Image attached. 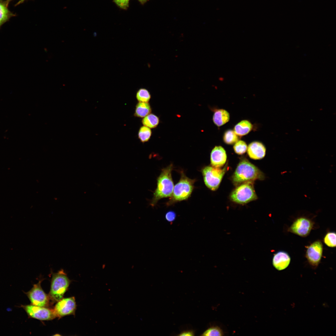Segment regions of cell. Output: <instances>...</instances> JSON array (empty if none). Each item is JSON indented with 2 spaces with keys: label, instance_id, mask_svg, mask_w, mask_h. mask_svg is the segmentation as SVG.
I'll return each mask as SVG.
<instances>
[{
  "label": "cell",
  "instance_id": "6da1fadb",
  "mask_svg": "<svg viewBox=\"0 0 336 336\" xmlns=\"http://www.w3.org/2000/svg\"><path fill=\"white\" fill-rule=\"evenodd\" d=\"M264 174L256 166L246 159L240 162L232 177L234 184L237 186L241 184L253 182L255 180L265 179Z\"/></svg>",
  "mask_w": 336,
  "mask_h": 336
},
{
  "label": "cell",
  "instance_id": "7a4b0ae2",
  "mask_svg": "<svg viewBox=\"0 0 336 336\" xmlns=\"http://www.w3.org/2000/svg\"><path fill=\"white\" fill-rule=\"evenodd\" d=\"M173 169V165L171 164L162 169L157 179V187L150 203L152 207L155 206L161 199L170 197L171 196L174 188L171 176Z\"/></svg>",
  "mask_w": 336,
  "mask_h": 336
},
{
  "label": "cell",
  "instance_id": "3957f363",
  "mask_svg": "<svg viewBox=\"0 0 336 336\" xmlns=\"http://www.w3.org/2000/svg\"><path fill=\"white\" fill-rule=\"evenodd\" d=\"M195 181V180L188 178L183 172H181L180 179L174 188L172 194L167 203V205L170 206L177 202L187 199L193 190Z\"/></svg>",
  "mask_w": 336,
  "mask_h": 336
},
{
  "label": "cell",
  "instance_id": "277c9868",
  "mask_svg": "<svg viewBox=\"0 0 336 336\" xmlns=\"http://www.w3.org/2000/svg\"><path fill=\"white\" fill-rule=\"evenodd\" d=\"M70 280L63 269L53 273L49 296L53 301L62 299L69 287Z\"/></svg>",
  "mask_w": 336,
  "mask_h": 336
},
{
  "label": "cell",
  "instance_id": "5b68a950",
  "mask_svg": "<svg viewBox=\"0 0 336 336\" xmlns=\"http://www.w3.org/2000/svg\"><path fill=\"white\" fill-rule=\"evenodd\" d=\"M231 199L236 203L244 204L258 198L253 182H248L239 185L232 191Z\"/></svg>",
  "mask_w": 336,
  "mask_h": 336
},
{
  "label": "cell",
  "instance_id": "8992f818",
  "mask_svg": "<svg viewBox=\"0 0 336 336\" xmlns=\"http://www.w3.org/2000/svg\"><path fill=\"white\" fill-rule=\"evenodd\" d=\"M227 168V164L222 169L212 166L204 167L202 169V173L206 186L212 190L217 189Z\"/></svg>",
  "mask_w": 336,
  "mask_h": 336
},
{
  "label": "cell",
  "instance_id": "52a82bcc",
  "mask_svg": "<svg viewBox=\"0 0 336 336\" xmlns=\"http://www.w3.org/2000/svg\"><path fill=\"white\" fill-rule=\"evenodd\" d=\"M21 307L30 318L41 320H48L57 317L54 309L46 307L36 306L31 304L21 305Z\"/></svg>",
  "mask_w": 336,
  "mask_h": 336
},
{
  "label": "cell",
  "instance_id": "ba28073f",
  "mask_svg": "<svg viewBox=\"0 0 336 336\" xmlns=\"http://www.w3.org/2000/svg\"><path fill=\"white\" fill-rule=\"evenodd\" d=\"M41 281L33 285L30 291L25 292L31 304L36 306L47 307L49 304V296L46 294L41 286Z\"/></svg>",
  "mask_w": 336,
  "mask_h": 336
},
{
  "label": "cell",
  "instance_id": "9c48e42d",
  "mask_svg": "<svg viewBox=\"0 0 336 336\" xmlns=\"http://www.w3.org/2000/svg\"><path fill=\"white\" fill-rule=\"evenodd\" d=\"M314 223L310 219L305 217H300L295 220L288 229V231L302 237L310 234Z\"/></svg>",
  "mask_w": 336,
  "mask_h": 336
},
{
  "label": "cell",
  "instance_id": "30bf717a",
  "mask_svg": "<svg viewBox=\"0 0 336 336\" xmlns=\"http://www.w3.org/2000/svg\"><path fill=\"white\" fill-rule=\"evenodd\" d=\"M323 252V245L320 240L315 241L307 249L306 257L309 264L316 268L320 262Z\"/></svg>",
  "mask_w": 336,
  "mask_h": 336
},
{
  "label": "cell",
  "instance_id": "8fae6325",
  "mask_svg": "<svg viewBox=\"0 0 336 336\" xmlns=\"http://www.w3.org/2000/svg\"><path fill=\"white\" fill-rule=\"evenodd\" d=\"M76 305L74 297L62 299L58 301L54 310L59 318L74 314Z\"/></svg>",
  "mask_w": 336,
  "mask_h": 336
},
{
  "label": "cell",
  "instance_id": "7c38bea8",
  "mask_svg": "<svg viewBox=\"0 0 336 336\" xmlns=\"http://www.w3.org/2000/svg\"><path fill=\"white\" fill-rule=\"evenodd\" d=\"M226 152L222 147L215 146L212 151L210 161L212 166L217 168L222 166L226 163Z\"/></svg>",
  "mask_w": 336,
  "mask_h": 336
},
{
  "label": "cell",
  "instance_id": "4fadbf2b",
  "mask_svg": "<svg viewBox=\"0 0 336 336\" xmlns=\"http://www.w3.org/2000/svg\"><path fill=\"white\" fill-rule=\"evenodd\" d=\"M291 260V257L288 253L283 251H279L274 254L272 264L276 269L281 271L288 266Z\"/></svg>",
  "mask_w": 336,
  "mask_h": 336
},
{
  "label": "cell",
  "instance_id": "5bb4252c",
  "mask_svg": "<svg viewBox=\"0 0 336 336\" xmlns=\"http://www.w3.org/2000/svg\"><path fill=\"white\" fill-rule=\"evenodd\" d=\"M247 150L250 157L254 160L262 159L266 154L265 146L262 143L258 141L250 143L247 147Z\"/></svg>",
  "mask_w": 336,
  "mask_h": 336
},
{
  "label": "cell",
  "instance_id": "9a60e30c",
  "mask_svg": "<svg viewBox=\"0 0 336 336\" xmlns=\"http://www.w3.org/2000/svg\"><path fill=\"white\" fill-rule=\"evenodd\" d=\"M9 2L6 0H0V28L6 22L15 15L10 12L8 8Z\"/></svg>",
  "mask_w": 336,
  "mask_h": 336
},
{
  "label": "cell",
  "instance_id": "2e32d148",
  "mask_svg": "<svg viewBox=\"0 0 336 336\" xmlns=\"http://www.w3.org/2000/svg\"><path fill=\"white\" fill-rule=\"evenodd\" d=\"M212 119L214 124L217 126L220 127L229 121V114L225 110L219 109L214 112Z\"/></svg>",
  "mask_w": 336,
  "mask_h": 336
},
{
  "label": "cell",
  "instance_id": "e0dca14e",
  "mask_svg": "<svg viewBox=\"0 0 336 336\" xmlns=\"http://www.w3.org/2000/svg\"><path fill=\"white\" fill-rule=\"evenodd\" d=\"M152 109L148 102H139L136 104L134 115L135 117L143 118L151 113Z\"/></svg>",
  "mask_w": 336,
  "mask_h": 336
},
{
  "label": "cell",
  "instance_id": "ac0fdd59",
  "mask_svg": "<svg viewBox=\"0 0 336 336\" xmlns=\"http://www.w3.org/2000/svg\"><path fill=\"white\" fill-rule=\"evenodd\" d=\"M252 128L253 125L250 121L243 120L235 126L234 131L238 136H243L248 134Z\"/></svg>",
  "mask_w": 336,
  "mask_h": 336
},
{
  "label": "cell",
  "instance_id": "d6986e66",
  "mask_svg": "<svg viewBox=\"0 0 336 336\" xmlns=\"http://www.w3.org/2000/svg\"><path fill=\"white\" fill-rule=\"evenodd\" d=\"M159 123V118L153 114H150L143 118L142 123L143 126L150 128H156Z\"/></svg>",
  "mask_w": 336,
  "mask_h": 336
},
{
  "label": "cell",
  "instance_id": "ffe728a7",
  "mask_svg": "<svg viewBox=\"0 0 336 336\" xmlns=\"http://www.w3.org/2000/svg\"><path fill=\"white\" fill-rule=\"evenodd\" d=\"M152 131L150 128L146 126H141L138 133V137L142 143L148 142L151 137Z\"/></svg>",
  "mask_w": 336,
  "mask_h": 336
},
{
  "label": "cell",
  "instance_id": "44dd1931",
  "mask_svg": "<svg viewBox=\"0 0 336 336\" xmlns=\"http://www.w3.org/2000/svg\"><path fill=\"white\" fill-rule=\"evenodd\" d=\"M136 97L139 102H148L151 98V95L147 89L141 88L137 91Z\"/></svg>",
  "mask_w": 336,
  "mask_h": 336
},
{
  "label": "cell",
  "instance_id": "7402d4cb",
  "mask_svg": "<svg viewBox=\"0 0 336 336\" xmlns=\"http://www.w3.org/2000/svg\"><path fill=\"white\" fill-rule=\"evenodd\" d=\"M223 139L226 144L232 145L238 141L239 138L238 135L235 133L234 131L232 130H228L225 132L223 137Z\"/></svg>",
  "mask_w": 336,
  "mask_h": 336
},
{
  "label": "cell",
  "instance_id": "603a6c76",
  "mask_svg": "<svg viewBox=\"0 0 336 336\" xmlns=\"http://www.w3.org/2000/svg\"><path fill=\"white\" fill-rule=\"evenodd\" d=\"M324 242L328 246L334 248L336 247V233L335 232H329L324 238Z\"/></svg>",
  "mask_w": 336,
  "mask_h": 336
},
{
  "label": "cell",
  "instance_id": "cb8c5ba5",
  "mask_svg": "<svg viewBox=\"0 0 336 336\" xmlns=\"http://www.w3.org/2000/svg\"><path fill=\"white\" fill-rule=\"evenodd\" d=\"M202 336H218L224 335V333L222 329L218 326H212L207 329L201 335Z\"/></svg>",
  "mask_w": 336,
  "mask_h": 336
},
{
  "label": "cell",
  "instance_id": "d4e9b609",
  "mask_svg": "<svg viewBox=\"0 0 336 336\" xmlns=\"http://www.w3.org/2000/svg\"><path fill=\"white\" fill-rule=\"evenodd\" d=\"M235 152L238 155H242L245 153L247 149V146L245 142L242 140H238L233 146Z\"/></svg>",
  "mask_w": 336,
  "mask_h": 336
},
{
  "label": "cell",
  "instance_id": "484cf974",
  "mask_svg": "<svg viewBox=\"0 0 336 336\" xmlns=\"http://www.w3.org/2000/svg\"><path fill=\"white\" fill-rule=\"evenodd\" d=\"M115 3L120 8L126 9L128 7L129 0H113Z\"/></svg>",
  "mask_w": 336,
  "mask_h": 336
},
{
  "label": "cell",
  "instance_id": "4316f807",
  "mask_svg": "<svg viewBox=\"0 0 336 336\" xmlns=\"http://www.w3.org/2000/svg\"><path fill=\"white\" fill-rule=\"evenodd\" d=\"M176 217L175 212L173 211L167 212L165 215V218L166 220L169 222H172L174 221Z\"/></svg>",
  "mask_w": 336,
  "mask_h": 336
},
{
  "label": "cell",
  "instance_id": "83f0119b",
  "mask_svg": "<svg viewBox=\"0 0 336 336\" xmlns=\"http://www.w3.org/2000/svg\"><path fill=\"white\" fill-rule=\"evenodd\" d=\"M194 331L192 330L184 331L181 333L179 335L180 336H194Z\"/></svg>",
  "mask_w": 336,
  "mask_h": 336
},
{
  "label": "cell",
  "instance_id": "f1b7e54d",
  "mask_svg": "<svg viewBox=\"0 0 336 336\" xmlns=\"http://www.w3.org/2000/svg\"><path fill=\"white\" fill-rule=\"evenodd\" d=\"M142 4L145 3L147 0H138Z\"/></svg>",
  "mask_w": 336,
  "mask_h": 336
},
{
  "label": "cell",
  "instance_id": "f546056e",
  "mask_svg": "<svg viewBox=\"0 0 336 336\" xmlns=\"http://www.w3.org/2000/svg\"><path fill=\"white\" fill-rule=\"evenodd\" d=\"M12 0H7V1L9 3V2Z\"/></svg>",
  "mask_w": 336,
  "mask_h": 336
}]
</instances>
